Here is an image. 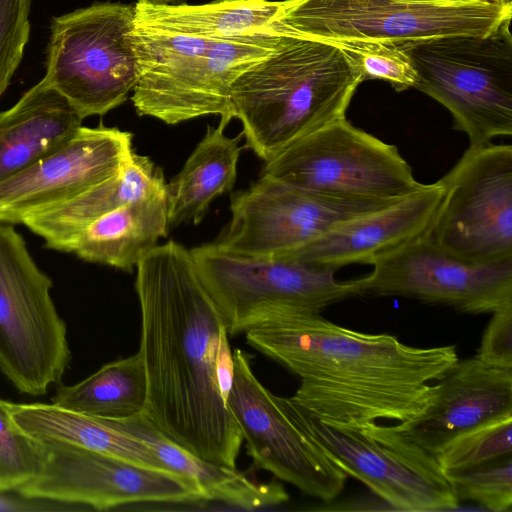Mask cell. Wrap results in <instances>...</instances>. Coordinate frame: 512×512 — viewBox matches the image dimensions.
<instances>
[{
  "mask_svg": "<svg viewBox=\"0 0 512 512\" xmlns=\"http://www.w3.org/2000/svg\"><path fill=\"white\" fill-rule=\"evenodd\" d=\"M39 441L41 469L17 489L26 498L85 504L97 510L141 502L204 501L197 485L181 474L64 441Z\"/></svg>",
  "mask_w": 512,
  "mask_h": 512,
  "instance_id": "obj_14",
  "label": "cell"
},
{
  "mask_svg": "<svg viewBox=\"0 0 512 512\" xmlns=\"http://www.w3.org/2000/svg\"><path fill=\"white\" fill-rule=\"evenodd\" d=\"M337 44L360 71L363 80L389 82L396 91L413 88L416 73L407 56L395 44L340 42Z\"/></svg>",
  "mask_w": 512,
  "mask_h": 512,
  "instance_id": "obj_31",
  "label": "cell"
},
{
  "mask_svg": "<svg viewBox=\"0 0 512 512\" xmlns=\"http://www.w3.org/2000/svg\"><path fill=\"white\" fill-rule=\"evenodd\" d=\"M167 192L124 204L94 220L70 253L131 272L168 233Z\"/></svg>",
  "mask_w": 512,
  "mask_h": 512,
  "instance_id": "obj_24",
  "label": "cell"
},
{
  "mask_svg": "<svg viewBox=\"0 0 512 512\" xmlns=\"http://www.w3.org/2000/svg\"><path fill=\"white\" fill-rule=\"evenodd\" d=\"M512 455V415L452 441L435 457L444 472L457 471Z\"/></svg>",
  "mask_w": 512,
  "mask_h": 512,
  "instance_id": "obj_29",
  "label": "cell"
},
{
  "mask_svg": "<svg viewBox=\"0 0 512 512\" xmlns=\"http://www.w3.org/2000/svg\"><path fill=\"white\" fill-rule=\"evenodd\" d=\"M281 403L291 420L311 436L346 473L392 508L404 511L455 509L456 498L435 455L395 425H340L321 421L294 404Z\"/></svg>",
  "mask_w": 512,
  "mask_h": 512,
  "instance_id": "obj_7",
  "label": "cell"
},
{
  "mask_svg": "<svg viewBox=\"0 0 512 512\" xmlns=\"http://www.w3.org/2000/svg\"><path fill=\"white\" fill-rule=\"evenodd\" d=\"M363 77L335 43L288 35L230 89L233 118L246 146L265 162L297 139L336 120Z\"/></svg>",
  "mask_w": 512,
  "mask_h": 512,
  "instance_id": "obj_3",
  "label": "cell"
},
{
  "mask_svg": "<svg viewBox=\"0 0 512 512\" xmlns=\"http://www.w3.org/2000/svg\"><path fill=\"white\" fill-rule=\"evenodd\" d=\"M51 288L21 234L0 223V371L32 396L59 383L71 357Z\"/></svg>",
  "mask_w": 512,
  "mask_h": 512,
  "instance_id": "obj_8",
  "label": "cell"
},
{
  "mask_svg": "<svg viewBox=\"0 0 512 512\" xmlns=\"http://www.w3.org/2000/svg\"><path fill=\"white\" fill-rule=\"evenodd\" d=\"M134 17L135 4L95 2L52 18L44 79L82 120L106 114L133 91Z\"/></svg>",
  "mask_w": 512,
  "mask_h": 512,
  "instance_id": "obj_6",
  "label": "cell"
},
{
  "mask_svg": "<svg viewBox=\"0 0 512 512\" xmlns=\"http://www.w3.org/2000/svg\"><path fill=\"white\" fill-rule=\"evenodd\" d=\"M286 5L287 0H216L201 5L137 0L134 26L206 40L254 32L280 33L273 22Z\"/></svg>",
  "mask_w": 512,
  "mask_h": 512,
  "instance_id": "obj_23",
  "label": "cell"
},
{
  "mask_svg": "<svg viewBox=\"0 0 512 512\" xmlns=\"http://www.w3.org/2000/svg\"><path fill=\"white\" fill-rule=\"evenodd\" d=\"M147 1L152 2V3H158V4H172V5L184 3V0H147Z\"/></svg>",
  "mask_w": 512,
  "mask_h": 512,
  "instance_id": "obj_34",
  "label": "cell"
},
{
  "mask_svg": "<svg viewBox=\"0 0 512 512\" xmlns=\"http://www.w3.org/2000/svg\"><path fill=\"white\" fill-rule=\"evenodd\" d=\"M133 134L117 127H84L34 165L0 183V223L22 224L121 172Z\"/></svg>",
  "mask_w": 512,
  "mask_h": 512,
  "instance_id": "obj_17",
  "label": "cell"
},
{
  "mask_svg": "<svg viewBox=\"0 0 512 512\" xmlns=\"http://www.w3.org/2000/svg\"><path fill=\"white\" fill-rule=\"evenodd\" d=\"M147 375L140 351L103 365L84 380L60 385L52 404L89 416L125 419L145 410Z\"/></svg>",
  "mask_w": 512,
  "mask_h": 512,
  "instance_id": "obj_27",
  "label": "cell"
},
{
  "mask_svg": "<svg viewBox=\"0 0 512 512\" xmlns=\"http://www.w3.org/2000/svg\"><path fill=\"white\" fill-rule=\"evenodd\" d=\"M442 194L438 181L422 184L395 202L335 224L286 257L335 271L349 264L372 265L426 235Z\"/></svg>",
  "mask_w": 512,
  "mask_h": 512,
  "instance_id": "obj_19",
  "label": "cell"
},
{
  "mask_svg": "<svg viewBox=\"0 0 512 512\" xmlns=\"http://www.w3.org/2000/svg\"><path fill=\"white\" fill-rule=\"evenodd\" d=\"M435 382L425 409L395 425L433 455L459 436L512 415V369L476 356L458 358Z\"/></svg>",
  "mask_w": 512,
  "mask_h": 512,
  "instance_id": "obj_18",
  "label": "cell"
},
{
  "mask_svg": "<svg viewBox=\"0 0 512 512\" xmlns=\"http://www.w3.org/2000/svg\"><path fill=\"white\" fill-rule=\"evenodd\" d=\"M510 22L486 34L395 44L416 73L413 88L449 110L454 129L465 133L470 145L512 135Z\"/></svg>",
  "mask_w": 512,
  "mask_h": 512,
  "instance_id": "obj_4",
  "label": "cell"
},
{
  "mask_svg": "<svg viewBox=\"0 0 512 512\" xmlns=\"http://www.w3.org/2000/svg\"><path fill=\"white\" fill-rule=\"evenodd\" d=\"M445 474L459 502L473 501L495 512L511 511L512 455Z\"/></svg>",
  "mask_w": 512,
  "mask_h": 512,
  "instance_id": "obj_28",
  "label": "cell"
},
{
  "mask_svg": "<svg viewBox=\"0 0 512 512\" xmlns=\"http://www.w3.org/2000/svg\"><path fill=\"white\" fill-rule=\"evenodd\" d=\"M166 188L162 169L134 151L117 175L22 224L41 237L46 247L70 253L77 237L94 220L129 202L165 194Z\"/></svg>",
  "mask_w": 512,
  "mask_h": 512,
  "instance_id": "obj_21",
  "label": "cell"
},
{
  "mask_svg": "<svg viewBox=\"0 0 512 512\" xmlns=\"http://www.w3.org/2000/svg\"><path fill=\"white\" fill-rule=\"evenodd\" d=\"M350 280L355 296H402L469 314L493 313L512 304V261L476 264L457 259L426 235L372 264Z\"/></svg>",
  "mask_w": 512,
  "mask_h": 512,
  "instance_id": "obj_16",
  "label": "cell"
},
{
  "mask_svg": "<svg viewBox=\"0 0 512 512\" xmlns=\"http://www.w3.org/2000/svg\"><path fill=\"white\" fill-rule=\"evenodd\" d=\"M190 251L228 335L246 332L285 313H321L355 296L351 281L336 280L335 270L293 258L246 256L216 243Z\"/></svg>",
  "mask_w": 512,
  "mask_h": 512,
  "instance_id": "obj_9",
  "label": "cell"
},
{
  "mask_svg": "<svg viewBox=\"0 0 512 512\" xmlns=\"http://www.w3.org/2000/svg\"><path fill=\"white\" fill-rule=\"evenodd\" d=\"M232 358L226 401L254 465L309 496L335 499L344 489L346 473L291 420L280 396L257 379L250 355L238 348Z\"/></svg>",
  "mask_w": 512,
  "mask_h": 512,
  "instance_id": "obj_13",
  "label": "cell"
},
{
  "mask_svg": "<svg viewBox=\"0 0 512 512\" xmlns=\"http://www.w3.org/2000/svg\"><path fill=\"white\" fill-rule=\"evenodd\" d=\"M392 202L336 199L262 174L232 195L231 220L215 243L246 256L286 257L335 224Z\"/></svg>",
  "mask_w": 512,
  "mask_h": 512,
  "instance_id": "obj_15",
  "label": "cell"
},
{
  "mask_svg": "<svg viewBox=\"0 0 512 512\" xmlns=\"http://www.w3.org/2000/svg\"><path fill=\"white\" fill-rule=\"evenodd\" d=\"M288 35L254 32L215 40L209 47L172 51L147 68L135 110L140 116L177 124L219 115L233 119L230 89L248 68L275 52Z\"/></svg>",
  "mask_w": 512,
  "mask_h": 512,
  "instance_id": "obj_12",
  "label": "cell"
},
{
  "mask_svg": "<svg viewBox=\"0 0 512 512\" xmlns=\"http://www.w3.org/2000/svg\"><path fill=\"white\" fill-rule=\"evenodd\" d=\"M40 441L13 419L9 402L0 399V492L17 490L40 471Z\"/></svg>",
  "mask_w": 512,
  "mask_h": 512,
  "instance_id": "obj_30",
  "label": "cell"
},
{
  "mask_svg": "<svg viewBox=\"0 0 512 512\" xmlns=\"http://www.w3.org/2000/svg\"><path fill=\"white\" fill-rule=\"evenodd\" d=\"M262 174L328 197L391 202L421 187L397 147L346 117L292 142Z\"/></svg>",
  "mask_w": 512,
  "mask_h": 512,
  "instance_id": "obj_10",
  "label": "cell"
},
{
  "mask_svg": "<svg viewBox=\"0 0 512 512\" xmlns=\"http://www.w3.org/2000/svg\"><path fill=\"white\" fill-rule=\"evenodd\" d=\"M81 126L69 102L43 78L0 112V183L56 151Z\"/></svg>",
  "mask_w": 512,
  "mask_h": 512,
  "instance_id": "obj_20",
  "label": "cell"
},
{
  "mask_svg": "<svg viewBox=\"0 0 512 512\" xmlns=\"http://www.w3.org/2000/svg\"><path fill=\"white\" fill-rule=\"evenodd\" d=\"M511 16V0H287L273 24L282 34L333 43L401 44L490 33Z\"/></svg>",
  "mask_w": 512,
  "mask_h": 512,
  "instance_id": "obj_5",
  "label": "cell"
},
{
  "mask_svg": "<svg viewBox=\"0 0 512 512\" xmlns=\"http://www.w3.org/2000/svg\"><path fill=\"white\" fill-rule=\"evenodd\" d=\"M32 0H0V99L19 67L29 40Z\"/></svg>",
  "mask_w": 512,
  "mask_h": 512,
  "instance_id": "obj_32",
  "label": "cell"
},
{
  "mask_svg": "<svg viewBox=\"0 0 512 512\" xmlns=\"http://www.w3.org/2000/svg\"><path fill=\"white\" fill-rule=\"evenodd\" d=\"M247 343L300 378L289 399L321 421L399 423L428 405L433 382L458 360L455 345L414 347L354 331L320 313L278 315L245 332Z\"/></svg>",
  "mask_w": 512,
  "mask_h": 512,
  "instance_id": "obj_2",
  "label": "cell"
},
{
  "mask_svg": "<svg viewBox=\"0 0 512 512\" xmlns=\"http://www.w3.org/2000/svg\"><path fill=\"white\" fill-rule=\"evenodd\" d=\"M438 183L443 194L426 237L466 262L512 261V146L469 145Z\"/></svg>",
  "mask_w": 512,
  "mask_h": 512,
  "instance_id": "obj_11",
  "label": "cell"
},
{
  "mask_svg": "<svg viewBox=\"0 0 512 512\" xmlns=\"http://www.w3.org/2000/svg\"><path fill=\"white\" fill-rule=\"evenodd\" d=\"M475 356L491 366L512 369V304L492 313Z\"/></svg>",
  "mask_w": 512,
  "mask_h": 512,
  "instance_id": "obj_33",
  "label": "cell"
},
{
  "mask_svg": "<svg viewBox=\"0 0 512 512\" xmlns=\"http://www.w3.org/2000/svg\"><path fill=\"white\" fill-rule=\"evenodd\" d=\"M14 421L39 440H58L113 455L146 467L170 471L142 441L120 432L103 418L54 404L9 402Z\"/></svg>",
  "mask_w": 512,
  "mask_h": 512,
  "instance_id": "obj_26",
  "label": "cell"
},
{
  "mask_svg": "<svg viewBox=\"0 0 512 512\" xmlns=\"http://www.w3.org/2000/svg\"><path fill=\"white\" fill-rule=\"evenodd\" d=\"M110 427L142 441L171 471L194 482L204 501H219L246 510L279 505L289 499L278 482L259 483L225 465L205 460L166 437L141 412L125 419L103 418Z\"/></svg>",
  "mask_w": 512,
  "mask_h": 512,
  "instance_id": "obj_22",
  "label": "cell"
},
{
  "mask_svg": "<svg viewBox=\"0 0 512 512\" xmlns=\"http://www.w3.org/2000/svg\"><path fill=\"white\" fill-rule=\"evenodd\" d=\"M225 127L208 126L181 171L167 184L169 228L200 223L212 201L233 188L243 135L228 137Z\"/></svg>",
  "mask_w": 512,
  "mask_h": 512,
  "instance_id": "obj_25",
  "label": "cell"
},
{
  "mask_svg": "<svg viewBox=\"0 0 512 512\" xmlns=\"http://www.w3.org/2000/svg\"><path fill=\"white\" fill-rule=\"evenodd\" d=\"M447 2H476V1H490V0H439Z\"/></svg>",
  "mask_w": 512,
  "mask_h": 512,
  "instance_id": "obj_35",
  "label": "cell"
},
{
  "mask_svg": "<svg viewBox=\"0 0 512 512\" xmlns=\"http://www.w3.org/2000/svg\"><path fill=\"white\" fill-rule=\"evenodd\" d=\"M135 290L148 384L143 412L179 446L236 468L243 437L226 401L232 351L191 251L174 240L156 245L136 265Z\"/></svg>",
  "mask_w": 512,
  "mask_h": 512,
  "instance_id": "obj_1",
  "label": "cell"
}]
</instances>
